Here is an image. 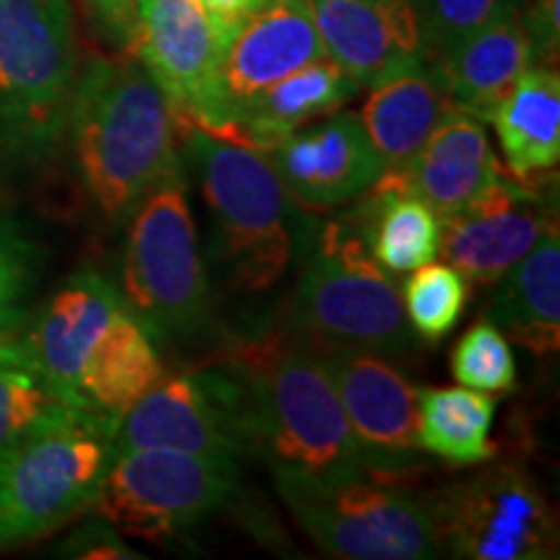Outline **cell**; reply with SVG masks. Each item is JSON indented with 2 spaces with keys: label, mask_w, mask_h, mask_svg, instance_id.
Instances as JSON below:
<instances>
[{
  "label": "cell",
  "mask_w": 560,
  "mask_h": 560,
  "mask_svg": "<svg viewBox=\"0 0 560 560\" xmlns=\"http://www.w3.org/2000/svg\"><path fill=\"white\" fill-rule=\"evenodd\" d=\"M206 376L240 450L272 472L332 478L363 470L319 350L285 325L231 340Z\"/></svg>",
  "instance_id": "1"
},
{
  "label": "cell",
  "mask_w": 560,
  "mask_h": 560,
  "mask_svg": "<svg viewBox=\"0 0 560 560\" xmlns=\"http://www.w3.org/2000/svg\"><path fill=\"white\" fill-rule=\"evenodd\" d=\"M66 138L89 198L112 223L128 221L140 198L182 164L170 102L136 52L83 62Z\"/></svg>",
  "instance_id": "2"
},
{
  "label": "cell",
  "mask_w": 560,
  "mask_h": 560,
  "mask_svg": "<svg viewBox=\"0 0 560 560\" xmlns=\"http://www.w3.org/2000/svg\"><path fill=\"white\" fill-rule=\"evenodd\" d=\"M21 342L62 402L115 425L164 374L143 322L96 272L70 278Z\"/></svg>",
  "instance_id": "3"
},
{
  "label": "cell",
  "mask_w": 560,
  "mask_h": 560,
  "mask_svg": "<svg viewBox=\"0 0 560 560\" xmlns=\"http://www.w3.org/2000/svg\"><path fill=\"white\" fill-rule=\"evenodd\" d=\"M185 159L210 223V262L223 283L260 296L283 280L301 240L299 206L262 151L190 130Z\"/></svg>",
  "instance_id": "4"
},
{
  "label": "cell",
  "mask_w": 560,
  "mask_h": 560,
  "mask_svg": "<svg viewBox=\"0 0 560 560\" xmlns=\"http://www.w3.org/2000/svg\"><path fill=\"white\" fill-rule=\"evenodd\" d=\"M79 70L70 0H0V174L60 151Z\"/></svg>",
  "instance_id": "5"
},
{
  "label": "cell",
  "mask_w": 560,
  "mask_h": 560,
  "mask_svg": "<svg viewBox=\"0 0 560 560\" xmlns=\"http://www.w3.org/2000/svg\"><path fill=\"white\" fill-rule=\"evenodd\" d=\"M291 332L317 350H369L405 355L416 348L395 276L371 257L366 234L348 213L312 240L289 304Z\"/></svg>",
  "instance_id": "6"
},
{
  "label": "cell",
  "mask_w": 560,
  "mask_h": 560,
  "mask_svg": "<svg viewBox=\"0 0 560 560\" xmlns=\"http://www.w3.org/2000/svg\"><path fill=\"white\" fill-rule=\"evenodd\" d=\"M115 431L109 420L62 405L0 452V548L39 540L94 506Z\"/></svg>",
  "instance_id": "7"
},
{
  "label": "cell",
  "mask_w": 560,
  "mask_h": 560,
  "mask_svg": "<svg viewBox=\"0 0 560 560\" xmlns=\"http://www.w3.org/2000/svg\"><path fill=\"white\" fill-rule=\"evenodd\" d=\"M120 293L153 340H187L208 325L210 278L182 164L128 215Z\"/></svg>",
  "instance_id": "8"
},
{
  "label": "cell",
  "mask_w": 560,
  "mask_h": 560,
  "mask_svg": "<svg viewBox=\"0 0 560 560\" xmlns=\"http://www.w3.org/2000/svg\"><path fill=\"white\" fill-rule=\"evenodd\" d=\"M280 499L322 552L346 560L441 556L433 501L369 470L332 478L272 472Z\"/></svg>",
  "instance_id": "9"
},
{
  "label": "cell",
  "mask_w": 560,
  "mask_h": 560,
  "mask_svg": "<svg viewBox=\"0 0 560 560\" xmlns=\"http://www.w3.org/2000/svg\"><path fill=\"white\" fill-rule=\"evenodd\" d=\"M236 488V459L174 450L115 452L94 509L138 537L177 535L219 511Z\"/></svg>",
  "instance_id": "10"
},
{
  "label": "cell",
  "mask_w": 560,
  "mask_h": 560,
  "mask_svg": "<svg viewBox=\"0 0 560 560\" xmlns=\"http://www.w3.org/2000/svg\"><path fill=\"white\" fill-rule=\"evenodd\" d=\"M441 550L470 560H548L558 522L535 480L514 465H495L433 501Z\"/></svg>",
  "instance_id": "11"
},
{
  "label": "cell",
  "mask_w": 560,
  "mask_h": 560,
  "mask_svg": "<svg viewBox=\"0 0 560 560\" xmlns=\"http://www.w3.org/2000/svg\"><path fill=\"white\" fill-rule=\"evenodd\" d=\"M325 55L306 0H260L221 42L213 94L195 130L223 138L231 120L265 89Z\"/></svg>",
  "instance_id": "12"
},
{
  "label": "cell",
  "mask_w": 560,
  "mask_h": 560,
  "mask_svg": "<svg viewBox=\"0 0 560 560\" xmlns=\"http://www.w3.org/2000/svg\"><path fill=\"white\" fill-rule=\"evenodd\" d=\"M332 387L346 412L363 470L405 480L416 470L418 389L387 355L369 350H319Z\"/></svg>",
  "instance_id": "13"
},
{
  "label": "cell",
  "mask_w": 560,
  "mask_h": 560,
  "mask_svg": "<svg viewBox=\"0 0 560 560\" xmlns=\"http://www.w3.org/2000/svg\"><path fill=\"white\" fill-rule=\"evenodd\" d=\"M556 221L529 182L501 174L472 202L441 219L439 255L475 285H495Z\"/></svg>",
  "instance_id": "14"
},
{
  "label": "cell",
  "mask_w": 560,
  "mask_h": 560,
  "mask_svg": "<svg viewBox=\"0 0 560 560\" xmlns=\"http://www.w3.org/2000/svg\"><path fill=\"white\" fill-rule=\"evenodd\" d=\"M291 200L310 210H330L359 200L382 177L384 161L355 112H332L322 122L301 125L265 153Z\"/></svg>",
  "instance_id": "15"
},
{
  "label": "cell",
  "mask_w": 560,
  "mask_h": 560,
  "mask_svg": "<svg viewBox=\"0 0 560 560\" xmlns=\"http://www.w3.org/2000/svg\"><path fill=\"white\" fill-rule=\"evenodd\" d=\"M132 52L164 91L179 138L195 130L213 94L221 34L200 0H151Z\"/></svg>",
  "instance_id": "16"
},
{
  "label": "cell",
  "mask_w": 560,
  "mask_h": 560,
  "mask_svg": "<svg viewBox=\"0 0 560 560\" xmlns=\"http://www.w3.org/2000/svg\"><path fill=\"white\" fill-rule=\"evenodd\" d=\"M327 58L371 89L429 62L418 0H306Z\"/></svg>",
  "instance_id": "17"
},
{
  "label": "cell",
  "mask_w": 560,
  "mask_h": 560,
  "mask_svg": "<svg viewBox=\"0 0 560 560\" xmlns=\"http://www.w3.org/2000/svg\"><path fill=\"white\" fill-rule=\"evenodd\" d=\"M125 450H174L221 459L242 454L206 371L161 374L117 423L115 452Z\"/></svg>",
  "instance_id": "18"
},
{
  "label": "cell",
  "mask_w": 560,
  "mask_h": 560,
  "mask_svg": "<svg viewBox=\"0 0 560 560\" xmlns=\"http://www.w3.org/2000/svg\"><path fill=\"white\" fill-rule=\"evenodd\" d=\"M400 172L405 185L441 219H450L501 177L486 125L465 112H452Z\"/></svg>",
  "instance_id": "19"
},
{
  "label": "cell",
  "mask_w": 560,
  "mask_h": 560,
  "mask_svg": "<svg viewBox=\"0 0 560 560\" xmlns=\"http://www.w3.org/2000/svg\"><path fill=\"white\" fill-rule=\"evenodd\" d=\"M454 109L488 122L503 96L535 66L520 9L462 39L457 47L431 60Z\"/></svg>",
  "instance_id": "20"
},
{
  "label": "cell",
  "mask_w": 560,
  "mask_h": 560,
  "mask_svg": "<svg viewBox=\"0 0 560 560\" xmlns=\"http://www.w3.org/2000/svg\"><path fill=\"white\" fill-rule=\"evenodd\" d=\"M359 91V83L325 55L265 89L231 120L221 140L268 153L301 125L346 107Z\"/></svg>",
  "instance_id": "21"
},
{
  "label": "cell",
  "mask_w": 560,
  "mask_h": 560,
  "mask_svg": "<svg viewBox=\"0 0 560 560\" xmlns=\"http://www.w3.org/2000/svg\"><path fill=\"white\" fill-rule=\"evenodd\" d=\"M452 112L457 109L429 60L371 86L359 120L384 170H405Z\"/></svg>",
  "instance_id": "22"
},
{
  "label": "cell",
  "mask_w": 560,
  "mask_h": 560,
  "mask_svg": "<svg viewBox=\"0 0 560 560\" xmlns=\"http://www.w3.org/2000/svg\"><path fill=\"white\" fill-rule=\"evenodd\" d=\"M490 301V322L532 353L548 359L560 348V234L550 223Z\"/></svg>",
  "instance_id": "23"
},
{
  "label": "cell",
  "mask_w": 560,
  "mask_h": 560,
  "mask_svg": "<svg viewBox=\"0 0 560 560\" xmlns=\"http://www.w3.org/2000/svg\"><path fill=\"white\" fill-rule=\"evenodd\" d=\"M348 215L366 234L371 257L392 276L412 272L439 255V215L405 185L400 172L384 170Z\"/></svg>",
  "instance_id": "24"
},
{
  "label": "cell",
  "mask_w": 560,
  "mask_h": 560,
  "mask_svg": "<svg viewBox=\"0 0 560 560\" xmlns=\"http://www.w3.org/2000/svg\"><path fill=\"white\" fill-rule=\"evenodd\" d=\"M501 140L511 177L532 182L560 161V75L558 68L532 66L511 86L490 120Z\"/></svg>",
  "instance_id": "25"
},
{
  "label": "cell",
  "mask_w": 560,
  "mask_h": 560,
  "mask_svg": "<svg viewBox=\"0 0 560 560\" xmlns=\"http://www.w3.org/2000/svg\"><path fill=\"white\" fill-rule=\"evenodd\" d=\"M495 400L470 387L418 389V446L452 465H486L495 457L490 425Z\"/></svg>",
  "instance_id": "26"
},
{
  "label": "cell",
  "mask_w": 560,
  "mask_h": 560,
  "mask_svg": "<svg viewBox=\"0 0 560 560\" xmlns=\"http://www.w3.org/2000/svg\"><path fill=\"white\" fill-rule=\"evenodd\" d=\"M62 405L24 342L0 340V452Z\"/></svg>",
  "instance_id": "27"
},
{
  "label": "cell",
  "mask_w": 560,
  "mask_h": 560,
  "mask_svg": "<svg viewBox=\"0 0 560 560\" xmlns=\"http://www.w3.org/2000/svg\"><path fill=\"white\" fill-rule=\"evenodd\" d=\"M402 306L418 338L444 340L467 306V280L450 262L420 265L405 283Z\"/></svg>",
  "instance_id": "28"
},
{
  "label": "cell",
  "mask_w": 560,
  "mask_h": 560,
  "mask_svg": "<svg viewBox=\"0 0 560 560\" xmlns=\"http://www.w3.org/2000/svg\"><path fill=\"white\" fill-rule=\"evenodd\" d=\"M452 376L486 395L514 389L516 361L511 342L490 319H478L452 348Z\"/></svg>",
  "instance_id": "29"
},
{
  "label": "cell",
  "mask_w": 560,
  "mask_h": 560,
  "mask_svg": "<svg viewBox=\"0 0 560 560\" xmlns=\"http://www.w3.org/2000/svg\"><path fill=\"white\" fill-rule=\"evenodd\" d=\"M520 9V0H418L429 60L446 55L462 39Z\"/></svg>",
  "instance_id": "30"
},
{
  "label": "cell",
  "mask_w": 560,
  "mask_h": 560,
  "mask_svg": "<svg viewBox=\"0 0 560 560\" xmlns=\"http://www.w3.org/2000/svg\"><path fill=\"white\" fill-rule=\"evenodd\" d=\"M32 244L0 219V340L11 338L26 317V299L34 285Z\"/></svg>",
  "instance_id": "31"
},
{
  "label": "cell",
  "mask_w": 560,
  "mask_h": 560,
  "mask_svg": "<svg viewBox=\"0 0 560 560\" xmlns=\"http://www.w3.org/2000/svg\"><path fill=\"white\" fill-rule=\"evenodd\" d=\"M91 32L115 52H132L140 32V0H81Z\"/></svg>",
  "instance_id": "32"
},
{
  "label": "cell",
  "mask_w": 560,
  "mask_h": 560,
  "mask_svg": "<svg viewBox=\"0 0 560 560\" xmlns=\"http://www.w3.org/2000/svg\"><path fill=\"white\" fill-rule=\"evenodd\" d=\"M520 21L529 39L535 66L558 68L560 0H520Z\"/></svg>",
  "instance_id": "33"
},
{
  "label": "cell",
  "mask_w": 560,
  "mask_h": 560,
  "mask_svg": "<svg viewBox=\"0 0 560 560\" xmlns=\"http://www.w3.org/2000/svg\"><path fill=\"white\" fill-rule=\"evenodd\" d=\"M62 556L73 558H138L107 524H89L62 545Z\"/></svg>",
  "instance_id": "34"
},
{
  "label": "cell",
  "mask_w": 560,
  "mask_h": 560,
  "mask_svg": "<svg viewBox=\"0 0 560 560\" xmlns=\"http://www.w3.org/2000/svg\"><path fill=\"white\" fill-rule=\"evenodd\" d=\"M200 5L206 9L223 42L252 11L257 9V5H260V0H200Z\"/></svg>",
  "instance_id": "35"
},
{
  "label": "cell",
  "mask_w": 560,
  "mask_h": 560,
  "mask_svg": "<svg viewBox=\"0 0 560 560\" xmlns=\"http://www.w3.org/2000/svg\"><path fill=\"white\" fill-rule=\"evenodd\" d=\"M149 3H151V0H140V11H143Z\"/></svg>",
  "instance_id": "36"
}]
</instances>
